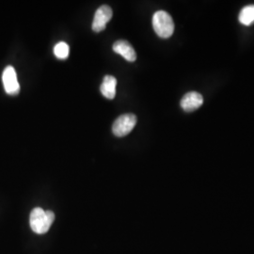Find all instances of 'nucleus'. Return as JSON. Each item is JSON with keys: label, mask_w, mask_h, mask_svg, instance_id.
<instances>
[{"label": "nucleus", "mask_w": 254, "mask_h": 254, "mask_svg": "<svg viewBox=\"0 0 254 254\" xmlns=\"http://www.w3.org/2000/svg\"><path fill=\"white\" fill-rule=\"evenodd\" d=\"M117 79L112 75H106L101 85L100 91L102 94L108 99H114L116 95Z\"/></svg>", "instance_id": "nucleus-8"}, {"label": "nucleus", "mask_w": 254, "mask_h": 254, "mask_svg": "<svg viewBox=\"0 0 254 254\" xmlns=\"http://www.w3.org/2000/svg\"><path fill=\"white\" fill-rule=\"evenodd\" d=\"M153 27L155 33L163 39L170 38L174 32L173 18L165 10H158L154 13L153 16Z\"/></svg>", "instance_id": "nucleus-2"}, {"label": "nucleus", "mask_w": 254, "mask_h": 254, "mask_svg": "<svg viewBox=\"0 0 254 254\" xmlns=\"http://www.w3.org/2000/svg\"><path fill=\"white\" fill-rule=\"evenodd\" d=\"M54 220L55 214L52 211H45L44 209L36 207L30 213L29 224L35 234L44 235L49 231Z\"/></svg>", "instance_id": "nucleus-1"}, {"label": "nucleus", "mask_w": 254, "mask_h": 254, "mask_svg": "<svg viewBox=\"0 0 254 254\" xmlns=\"http://www.w3.org/2000/svg\"><path fill=\"white\" fill-rule=\"evenodd\" d=\"M2 81L5 91L9 95H17L20 92V85L16 71L12 66H7L2 73Z\"/></svg>", "instance_id": "nucleus-4"}, {"label": "nucleus", "mask_w": 254, "mask_h": 254, "mask_svg": "<svg viewBox=\"0 0 254 254\" xmlns=\"http://www.w3.org/2000/svg\"><path fill=\"white\" fill-rule=\"evenodd\" d=\"M202 104L203 98L201 94L197 91H191L185 94L180 103L182 109L187 112H191L199 109L202 106Z\"/></svg>", "instance_id": "nucleus-6"}, {"label": "nucleus", "mask_w": 254, "mask_h": 254, "mask_svg": "<svg viewBox=\"0 0 254 254\" xmlns=\"http://www.w3.org/2000/svg\"><path fill=\"white\" fill-rule=\"evenodd\" d=\"M113 51L125 58L127 62L134 63L136 60V51L127 41L120 40L113 45Z\"/></svg>", "instance_id": "nucleus-7"}, {"label": "nucleus", "mask_w": 254, "mask_h": 254, "mask_svg": "<svg viewBox=\"0 0 254 254\" xmlns=\"http://www.w3.org/2000/svg\"><path fill=\"white\" fill-rule=\"evenodd\" d=\"M112 15H113L112 9L108 5L101 6L94 14V18L92 21V27H91L92 30L97 33L103 31L107 27V24L112 18Z\"/></svg>", "instance_id": "nucleus-5"}, {"label": "nucleus", "mask_w": 254, "mask_h": 254, "mask_svg": "<svg viewBox=\"0 0 254 254\" xmlns=\"http://www.w3.org/2000/svg\"><path fill=\"white\" fill-rule=\"evenodd\" d=\"M136 115L128 113L121 115L119 118L115 120L113 126H112V132L116 136L122 137L127 136L136 127Z\"/></svg>", "instance_id": "nucleus-3"}, {"label": "nucleus", "mask_w": 254, "mask_h": 254, "mask_svg": "<svg viewBox=\"0 0 254 254\" xmlns=\"http://www.w3.org/2000/svg\"><path fill=\"white\" fill-rule=\"evenodd\" d=\"M69 53H70V47L66 43L61 42L55 46L54 54L58 59L66 60L69 56Z\"/></svg>", "instance_id": "nucleus-10"}, {"label": "nucleus", "mask_w": 254, "mask_h": 254, "mask_svg": "<svg viewBox=\"0 0 254 254\" xmlns=\"http://www.w3.org/2000/svg\"><path fill=\"white\" fill-rule=\"evenodd\" d=\"M239 22L244 26H251L254 23V5L246 6L239 13Z\"/></svg>", "instance_id": "nucleus-9"}]
</instances>
